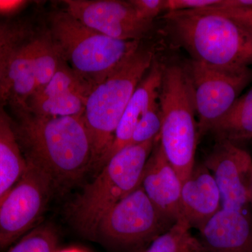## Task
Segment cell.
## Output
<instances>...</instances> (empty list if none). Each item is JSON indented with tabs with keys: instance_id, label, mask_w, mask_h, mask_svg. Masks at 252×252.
Returning <instances> with one entry per match:
<instances>
[{
	"instance_id": "6da1fadb",
	"label": "cell",
	"mask_w": 252,
	"mask_h": 252,
	"mask_svg": "<svg viewBox=\"0 0 252 252\" xmlns=\"http://www.w3.org/2000/svg\"><path fill=\"white\" fill-rule=\"evenodd\" d=\"M16 113L15 132L26 162L46 174L55 189L72 188L94 171V149L83 116Z\"/></svg>"
},
{
	"instance_id": "7a4b0ae2",
	"label": "cell",
	"mask_w": 252,
	"mask_h": 252,
	"mask_svg": "<svg viewBox=\"0 0 252 252\" xmlns=\"http://www.w3.org/2000/svg\"><path fill=\"white\" fill-rule=\"evenodd\" d=\"M163 18L192 60L228 69L252 65V34L233 20L205 9L166 13Z\"/></svg>"
},
{
	"instance_id": "3957f363",
	"label": "cell",
	"mask_w": 252,
	"mask_h": 252,
	"mask_svg": "<svg viewBox=\"0 0 252 252\" xmlns=\"http://www.w3.org/2000/svg\"><path fill=\"white\" fill-rule=\"evenodd\" d=\"M155 59L153 46L141 44L89 94L83 117L92 142L95 174L132 94Z\"/></svg>"
},
{
	"instance_id": "277c9868",
	"label": "cell",
	"mask_w": 252,
	"mask_h": 252,
	"mask_svg": "<svg viewBox=\"0 0 252 252\" xmlns=\"http://www.w3.org/2000/svg\"><path fill=\"white\" fill-rule=\"evenodd\" d=\"M119 151L84 186L69 207L74 228L92 239L96 226L116 204L141 186L144 167L158 139Z\"/></svg>"
},
{
	"instance_id": "5b68a950",
	"label": "cell",
	"mask_w": 252,
	"mask_h": 252,
	"mask_svg": "<svg viewBox=\"0 0 252 252\" xmlns=\"http://www.w3.org/2000/svg\"><path fill=\"white\" fill-rule=\"evenodd\" d=\"M49 32L62 59L94 89L142 44L114 39L87 27L68 11L49 15Z\"/></svg>"
},
{
	"instance_id": "8992f818",
	"label": "cell",
	"mask_w": 252,
	"mask_h": 252,
	"mask_svg": "<svg viewBox=\"0 0 252 252\" xmlns=\"http://www.w3.org/2000/svg\"><path fill=\"white\" fill-rule=\"evenodd\" d=\"M158 101L161 112L159 143L182 182L195 165L200 139L193 97L185 67L179 64L165 66Z\"/></svg>"
},
{
	"instance_id": "52a82bcc",
	"label": "cell",
	"mask_w": 252,
	"mask_h": 252,
	"mask_svg": "<svg viewBox=\"0 0 252 252\" xmlns=\"http://www.w3.org/2000/svg\"><path fill=\"white\" fill-rule=\"evenodd\" d=\"M173 225L140 186L102 217L92 239L117 252L134 251L152 243Z\"/></svg>"
},
{
	"instance_id": "ba28073f",
	"label": "cell",
	"mask_w": 252,
	"mask_h": 252,
	"mask_svg": "<svg viewBox=\"0 0 252 252\" xmlns=\"http://www.w3.org/2000/svg\"><path fill=\"white\" fill-rule=\"evenodd\" d=\"M195 115L199 138L230 108L252 80V70L228 69L191 61L185 67Z\"/></svg>"
},
{
	"instance_id": "9c48e42d",
	"label": "cell",
	"mask_w": 252,
	"mask_h": 252,
	"mask_svg": "<svg viewBox=\"0 0 252 252\" xmlns=\"http://www.w3.org/2000/svg\"><path fill=\"white\" fill-rule=\"evenodd\" d=\"M55 188L48 175L32 164L0 205V250L39 225Z\"/></svg>"
},
{
	"instance_id": "30bf717a",
	"label": "cell",
	"mask_w": 252,
	"mask_h": 252,
	"mask_svg": "<svg viewBox=\"0 0 252 252\" xmlns=\"http://www.w3.org/2000/svg\"><path fill=\"white\" fill-rule=\"evenodd\" d=\"M68 11L87 27L114 39L142 41L152 32L154 22L137 16L129 1L65 0Z\"/></svg>"
},
{
	"instance_id": "8fae6325",
	"label": "cell",
	"mask_w": 252,
	"mask_h": 252,
	"mask_svg": "<svg viewBox=\"0 0 252 252\" xmlns=\"http://www.w3.org/2000/svg\"><path fill=\"white\" fill-rule=\"evenodd\" d=\"M203 163L216 181L222 207L250 208L252 158L246 150L229 141L217 140Z\"/></svg>"
},
{
	"instance_id": "7c38bea8",
	"label": "cell",
	"mask_w": 252,
	"mask_h": 252,
	"mask_svg": "<svg viewBox=\"0 0 252 252\" xmlns=\"http://www.w3.org/2000/svg\"><path fill=\"white\" fill-rule=\"evenodd\" d=\"M93 88L63 60L49 83L35 91L26 110L39 117H77L84 115Z\"/></svg>"
},
{
	"instance_id": "4fadbf2b",
	"label": "cell",
	"mask_w": 252,
	"mask_h": 252,
	"mask_svg": "<svg viewBox=\"0 0 252 252\" xmlns=\"http://www.w3.org/2000/svg\"><path fill=\"white\" fill-rule=\"evenodd\" d=\"M182 184L158 137L144 167L141 187L158 210L174 223L180 219Z\"/></svg>"
},
{
	"instance_id": "5bb4252c",
	"label": "cell",
	"mask_w": 252,
	"mask_h": 252,
	"mask_svg": "<svg viewBox=\"0 0 252 252\" xmlns=\"http://www.w3.org/2000/svg\"><path fill=\"white\" fill-rule=\"evenodd\" d=\"M206 252H252V215L250 209L223 208L200 228Z\"/></svg>"
},
{
	"instance_id": "9a60e30c",
	"label": "cell",
	"mask_w": 252,
	"mask_h": 252,
	"mask_svg": "<svg viewBox=\"0 0 252 252\" xmlns=\"http://www.w3.org/2000/svg\"><path fill=\"white\" fill-rule=\"evenodd\" d=\"M182 183L180 220L199 230L221 209L220 189L204 163H195Z\"/></svg>"
},
{
	"instance_id": "2e32d148",
	"label": "cell",
	"mask_w": 252,
	"mask_h": 252,
	"mask_svg": "<svg viewBox=\"0 0 252 252\" xmlns=\"http://www.w3.org/2000/svg\"><path fill=\"white\" fill-rule=\"evenodd\" d=\"M164 68L165 65L155 59L137 86L117 126L110 148L100 162L98 172L113 156L128 145L137 124L158 99Z\"/></svg>"
},
{
	"instance_id": "e0dca14e",
	"label": "cell",
	"mask_w": 252,
	"mask_h": 252,
	"mask_svg": "<svg viewBox=\"0 0 252 252\" xmlns=\"http://www.w3.org/2000/svg\"><path fill=\"white\" fill-rule=\"evenodd\" d=\"M33 37L13 55L0 86V106L9 104L16 112L26 110L28 99L35 91Z\"/></svg>"
},
{
	"instance_id": "ac0fdd59",
	"label": "cell",
	"mask_w": 252,
	"mask_h": 252,
	"mask_svg": "<svg viewBox=\"0 0 252 252\" xmlns=\"http://www.w3.org/2000/svg\"><path fill=\"white\" fill-rule=\"evenodd\" d=\"M27 168L14 122L0 106V205Z\"/></svg>"
},
{
	"instance_id": "d6986e66",
	"label": "cell",
	"mask_w": 252,
	"mask_h": 252,
	"mask_svg": "<svg viewBox=\"0 0 252 252\" xmlns=\"http://www.w3.org/2000/svg\"><path fill=\"white\" fill-rule=\"evenodd\" d=\"M216 140L238 144L252 140V88L235 100L209 130Z\"/></svg>"
},
{
	"instance_id": "ffe728a7",
	"label": "cell",
	"mask_w": 252,
	"mask_h": 252,
	"mask_svg": "<svg viewBox=\"0 0 252 252\" xmlns=\"http://www.w3.org/2000/svg\"><path fill=\"white\" fill-rule=\"evenodd\" d=\"M32 43L36 91L42 89L52 79L63 59L48 32L41 35L34 36Z\"/></svg>"
},
{
	"instance_id": "44dd1931",
	"label": "cell",
	"mask_w": 252,
	"mask_h": 252,
	"mask_svg": "<svg viewBox=\"0 0 252 252\" xmlns=\"http://www.w3.org/2000/svg\"><path fill=\"white\" fill-rule=\"evenodd\" d=\"M185 220H179L141 252H206L200 240L190 233Z\"/></svg>"
},
{
	"instance_id": "7402d4cb",
	"label": "cell",
	"mask_w": 252,
	"mask_h": 252,
	"mask_svg": "<svg viewBox=\"0 0 252 252\" xmlns=\"http://www.w3.org/2000/svg\"><path fill=\"white\" fill-rule=\"evenodd\" d=\"M32 36V31L26 23L0 22V86L13 55Z\"/></svg>"
},
{
	"instance_id": "603a6c76",
	"label": "cell",
	"mask_w": 252,
	"mask_h": 252,
	"mask_svg": "<svg viewBox=\"0 0 252 252\" xmlns=\"http://www.w3.org/2000/svg\"><path fill=\"white\" fill-rule=\"evenodd\" d=\"M58 235L50 224H39L16 242L8 252H56Z\"/></svg>"
},
{
	"instance_id": "cb8c5ba5",
	"label": "cell",
	"mask_w": 252,
	"mask_h": 252,
	"mask_svg": "<svg viewBox=\"0 0 252 252\" xmlns=\"http://www.w3.org/2000/svg\"><path fill=\"white\" fill-rule=\"evenodd\" d=\"M161 127V112L158 99L154 102L147 114L135 127L128 146L138 145L158 137Z\"/></svg>"
},
{
	"instance_id": "d4e9b609",
	"label": "cell",
	"mask_w": 252,
	"mask_h": 252,
	"mask_svg": "<svg viewBox=\"0 0 252 252\" xmlns=\"http://www.w3.org/2000/svg\"><path fill=\"white\" fill-rule=\"evenodd\" d=\"M137 16L144 21L154 22V18L165 11V0H130Z\"/></svg>"
},
{
	"instance_id": "484cf974",
	"label": "cell",
	"mask_w": 252,
	"mask_h": 252,
	"mask_svg": "<svg viewBox=\"0 0 252 252\" xmlns=\"http://www.w3.org/2000/svg\"><path fill=\"white\" fill-rule=\"evenodd\" d=\"M220 0H165L166 13L186 10L203 9L215 6Z\"/></svg>"
},
{
	"instance_id": "4316f807",
	"label": "cell",
	"mask_w": 252,
	"mask_h": 252,
	"mask_svg": "<svg viewBox=\"0 0 252 252\" xmlns=\"http://www.w3.org/2000/svg\"><path fill=\"white\" fill-rule=\"evenodd\" d=\"M205 9L215 11L233 20L252 34V6L238 9H216L206 8Z\"/></svg>"
},
{
	"instance_id": "83f0119b",
	"label": "cell",
	"mask_w": 252,
	"mask_h": 252,
	"mask_svg": "<svg viewBox=\"0 0 252 252\" xmlns=\"http://www.w3.org/2000/svg\"><path fill=\"white\" fill-rule=\"evenodd\" d=\"M26 1L22 0H0V14H9L21 9Z\"/></svg>"
},
{
	"instance_id": "f1b7e54d",
	"label": "cell",
	"mask_w": 252,
	"mask_h": 252,
	"mask_svg": "<svg viewBox=\"0 0 252 252\" xmlns=\"http://www.w3.org/2000/svg\"><path fill=\"white\" fill-rule=\"evenodd\" d=\"M56 252H84V250H80V249L73 248L64 249V250H59V251H57V250H56Z\"/></svg>"
},
{
	"instance_id": "f546056e",
	"label": "cell",
	"mask_w": 252,
	"mask_h": 252,
	"mask_svg": "<svg viewBox=\"0 0 252 252\" xmlns=\"http://www.w3.org/2000/svg\"><path fill=\"white\" fill-rule=\"evenodd\" d=\"M251 201L252 205V180H251Z\"/></svg>"
}]
</instances>
